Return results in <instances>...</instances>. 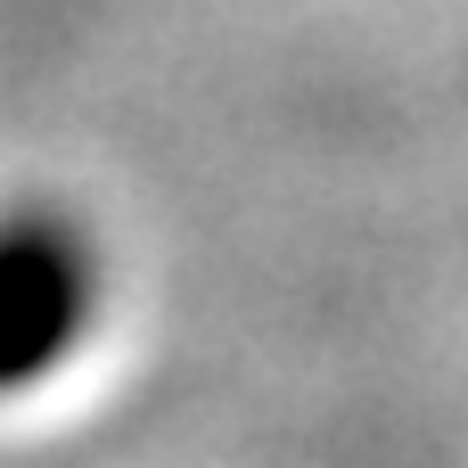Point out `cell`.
I'll return each mask as SVG.
<instances>
[{
    "label": "cell",
    "instance_id": "6da1fadb",
    "mask_svg": "<svg viewBox=\"0 0 468 468\" xmlns=\"http://www.w3.org/2000/svg\"><path fill=\"white\" fill-rule=\"evenodd\" d=\"M107 313V255L66 206H0V395L49 387Z\"/></svg>",
    "mask_w": 468,
    "mask_h": 468
}]
</instances>
